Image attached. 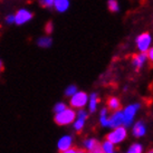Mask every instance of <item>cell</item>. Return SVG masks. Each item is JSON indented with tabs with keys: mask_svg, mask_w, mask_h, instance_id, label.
<instances>
[{
	"mask_svg": "<svg viewBox=\"0 0 153 153\" xmlns=\"http://www.w3.org/2000/svg\"><path fill=\"white\" fill-rule=\"evenodd\" d=\"M76 117V113L71 108H65L59 113H56L55 115V122L58 125H67V124L72 123L73 121Z\"/></svg>",
	"mask_w": 153,
	"mask_h": 153,
	"instance_id": "1",
	"label": "cell"
},
{
	"mask_svg": "<svg viewBox=\"0 0 153 153\" xmlns=\"http://www.w3.org/2000/svg\"><path fill=\"white\" fill-rule=\"evenodd\" d=\"M15 16V25H18V26H22L27 24V22H29L33 17H34V13H31L30 10L28 9H19L17 13L13 15Z\"/></svg>",
	"mask_w": 153,
	"mask_h": 153,
	"instance_id": "2",
	"label": "cell"
},
{
	"mask_svg": "<svg viewBox=\"0 0 153 153\" xmlns=\"http://www.w3.org/2000/svg\"><path fill=\"white\" fill-rule=\"evenodd\" d=\"M151 42H152V37L149 33H143L139 35V37L136 38V45H137L139 51L141 53H146L151 45Z\"/></svg>",
	"mask_w": 153,
	"mask_h": 153,
	"instance_id": "3",
	"label": "cell"
},
{
	"mask_svg": "<svg viewBox=\"0 0 153 153\" xmlns=\"http://www.w3.org/2000/svg\"><path fill=\"white\" fill-rule=\"evenodd\" d=\"M125 137H126V130L124 128L117 126V128L114 130V132L107 134L106 141H110L111 143L115 144V143H120L121 141H123Z\"/></svg>",
	"mask_w": 153,
	"mask_h": 153,
	"instance_id": "4",
	"label": "cell"
},
{
	"mask_svg": "<svg viewBox=\"0 0 153 153\" xmlns=\"http://www.w3.org/2000/svg\"><path fill=\"white\" fill-rule=\"evenodd\" d=\"M87 103V94L84 92H76V93L72 95L71 98V105L73 107H83Z\"/></svg>",
	"mask_w": 153,
	"mask_h": 153,
	"instance_id": "5",
	"label": "cell"
},
{
	"mask_svg": "<svg viewBox=\"0 0 153 153\" xmlns=\"http://www.w3.org/2000/svg\"><path fill=\"white\" fill-rule=\"evenodd\" d=\"M137 107H139V105H130L125 108L123 113V122L125 123V125H130V123L134 117V114H135Z\"/></svg>",
	"mask_w": 153,
	"mask_h": 153,
	"instance_id": "6",
	"label": "cell"
},
{
	"mask_svg": "<svg viewBox=\"0 0 153 153\" xmlns=\"http://www.w3.org/2000/svg\"><path fill=\"white\" fill-rule=\"evenodd\" d=\"M123 123V113L122 112H115L112 117L108 120V124L111 128H117Z\"/></svg>",
	"mask_w": 153,
	"mask_h": 153,
	"instance_id": "7",
	"label": "cell"
},
{
	"mask_svg": "<svg viewBox=\"0 0 153 153\" xmlns=\"http://www.w3.org/2000/svg\"><path fill=\"white\" fill-rule=\"evenodd\" d=\"M145 60H146V53L135 54V55H133V57H132V63L135 66L136 71H139V69L143 66Z\"/></svg>",
	"mask_w": 153,
	"mask_h": 153,
	"instance_id": "8",
	"label": "cell"
},
{
	"mask_svg": "<svg viewBox=\"0 0 153 153\" xmlns=\"http://www.w3.org/2000/svg\"><path fill=\"white\" fill-rule=\"evenodd\" d=\"M72 148V137L71 136H63L59 141H58V150L60 152H64L66 150Z\"/></svg>",
	"mask_w": 153,
	"mask_h": 153,
	"instance_id": "9",
	"label": "cell"
},
{
	"mask_svg": "<svg viewBox=\"0 0 153 153\" xmlns=\"http://www.w3.org/2000/svg\"><path fill=\"white\" fill-rule=\"evenodd\" d=\"M53 7H55L58 13H64L69 7V0H55Z\"/></svg>",
	"mask_w": 153,
	"mask_h": 153,
	"instance_id": "10",
	"label": "cell"
},
{
	"mask_svg": "<svg viewBox=\"0 0 153 153\" xmlns=\"http://www.w3.org/2000/svg\"><path fill=\"white\" fill-rule=\"evenodd\" d=\"M107 105H108V108H110L111 111H113V112L121 108V102H120L119 98H116V97L108 98V100H107Z\"/></svg>",
	"mask_w": 153,
	"mask_h": 153,
	"instance_id": "11",
	"label": "cell"
},
{
	"mask_svg": "<svg viewBox=\"0 0 153 153\" xmlns=\"http://www.w3.org/2000/svg\"><path fill=\"white\" fill-rule=\"evenodd\" d=\"M53 43V40L49 36H43V37H40L38 38L37 40V45L39 47H43V48H47V47H49Z\"/></svg>",
	"mask_w": 153,
	"mask_h": 153,
	"instance_id": "12",
	"label": "cell"
},
{
	"mask_svg": "<svg viewBox=\"0 0 153 153\" xmlns=\"http://www.w3.org/2000/svg\"><path fill=\"white\" fill-rule=\"evenodd\" d=\"M133 133H134V135L137 136V137H139V136L144 135L145 128L142 122H137V123L134 125V128H133Z\"/></svg>",
	"mask_w": 153,
	"mask_h": 153,
	"instance_id": "13",
	"label": "cell"
},
{
	"mask_svg": "<svg viewBox=\"0 0 153 153\" xmlns=\"http://www.w3.org/2000/svg\"><path fill=\"white\" fill-rule=\"evenodd\" d=\"M107 7L110 9L111 11H113V13H116V11H119V2H117V0H108V2H107Z\"/></svg>",
	"mask_w": 153,
	"mask_h": 153,
	"instance_id": "14",
	"label": "cell"
},
{
	"mask_svg": "<svg viewBox=\"0 0 153 153\" xmlns=\"http://www.w3.org/2000/svg\"><path fill=\"white\" fill-rule=\"evenodd\" d=\"M103 150L105 151V153H114V148H113V143H111L110 141H105L102 144Z\"/></svg>",
	"mask_w": 153,
	"mask_h": 153,
	"instance_id": "15",
	"label": "cell"
},
{
	"mask_svg": "<svg viewBox=\"0 0 153 153\" xmlns=\"http://www.w3.org/2000/svg\"><path fill=\"white\" fill-rule=\"evenodd\" d=\"M96 104H97V97H96V94H93L91 96V103H89V111L94 112L96 110Z\"/></svg>",
	"mask_w": 153,
	"mask_h": 153,
	"instance_id": "16",
	"label": "cell"
},
{
	"mask_svg": "<svg viewBox=\"0 0 153 153\" xmlns=\"http://www.w3.org/2000/svg\"><path fill=\"white\" fill-rule=\"evenodd\" d=\"M128 153H142V146L140 144H133L128 150Z\"/></svg>",
	"mask_w": 153,
	"mask_h": 153,
	"instance_id": "17",
	"label": "cell"
},
{
	"mask_svg": "<svg viewBox=\"0 0 153 153\" xmlns=\"http://www.w3.org/2000/svg\"><path fill=\"white\" fill-rule=\"evenodd\" d=\"M84 122H85V119H82V117H78L76 122H75V128H76L77 131H81L83 126H84Z\"/></svg>",
	"mask_w": 153,
	"mask_h": 153,
	"instance_id": "18",
	"label": "cell"
},
{
	"mask_svg": "<svg viewBox=\"0 0 153 153\" xmlns=\"http://www.w3.org/2000/svg\"><path fill=\"white\" fill-rule=\"evenodd\" d=\"M98 142L96 140H94V139H92V140H88L87 142H86V148L88 150H91V151H93V149L95 148V145L97 144Z\"/></svg>",
	"mask_w": 153,
	"mask_h": 153,
	"instance_id": "19",
	"label": "cell"
},
{
	"mask_svg": "<svg viewBox=\"0 0 153 153\" xmlns=\"http://www.w3.org/2000/svg\"><path fill=\"white\" fill-rule=\"evenodd\" d=\"M76 93V86H68L67 89L65 91V94H66V96H72V95H74V94Z\"/></svg>",
	"mask_w": 153,
	"mask_h": 153,
	"instance_id": "20",
	"label": "cell"
},
{
	"mask_svg": "<svg viewBox=\"0 0 153 153\" xmlns=\"http://www.w3.org/2000/svg\"><path fill=\"white\" fill-rule=\"evenodd\" d=\"M66 108V105H65L64 103H58V104H56V106L54 107V111H55V113H59L62 111H64Z\"/></svg>",
	"mask_w": 153,
	"mask_h": 153,
	"instance_id": "21",
	"label": "cell"
},
{
	"mask_svg": "<svg viewBox=\"0 0 153 153\" xmlns=\"http://www.w3.org/2000/svg\"><path fill=\"white\" fill-rule=\"evenodd\" d=\"M54 1H55V0H40V4H43L44 7L51 8V7L54 6Z\"/></svg>",
	"mask_w": 153,
	"mask_h": 153,
	"instance_id": "22",
	"label": "cell"
},
{
	"mask_svg": "<svg viewBox=\"0 0 153 153\" xmlns=\"http://www.w3.org/2000/svg\"><path fill=\"white\" fill-rule=\"evenodd\" d=\"M146 58L150 60L151 65H153V47L151 49H148V51H146Z\"/></svg>",
	"mask_w": 153,
	"mask_h": 153,
	"instance_id": "23",
	"label": "cell"
},
{
	"mask_svg": "<svg viewBox=\"0 0 153 153\" xmlns=\"http://www.w3.org/2000/svg\"><path fill=\"white\" fill-rule=\"evenodd\" d=\"M93 153H105V151L103 150L102 145L100 144V143H97V144L95 145V148L93 149Z\"/></svg>",
	"mask_w": 153,
	"mask_h": 153,
	"instance_id": "24",
	"label": "cell"
},
{
	"mask_svg": "<svg viewBox=\"0 0 153 153\" xmlns=\"http://www.w3.org/2000/svg\"><path fill=\"white\" fill-rule=\"evenodd\" d=\"M6 22L7 24H10V25H15V16L13 15H8L7 17H6Z\"/></svg>",
	"mask_w": 153,
	"mask_h": 153,
	"instance_id": "25",
	"label": "cell"
},
{
	"mask_svg": "<svg viewBox=\"0 0 153 153\" xmlns=\"http://www.w3.org/2000/svg\"><path fill=\"white\" fill-rule=\"evenodd\" d=\"M51 31H53V24L48 22L46 25V33L47 34H51Z\"/></svg>",
	"mask_w": 153,
	"mask_h": 153,
	"instance_id": "26",
	"label": "cell"
},
{
	"mask_svg": "<svg viewBox=\"0 0 153 153\" xmlns=\"http://www.w3.org/2000/svg\"><path fill=\"white\" fill-rule=\"evenodd\" d=\"M62 153H78V150L74 149V148H71V149L66 150V151H64V152H62Z\"/></svg>",
	"mask_w": 153,
	"mask_h": 153,
	"instance_id": "27",
	"label": "cell"
},
{
	"mask_svg": "<svg viewBox=\"0 0 153 153\" xmlns=\"http://www.w3.org/2000/svg\"><path fill=\"white\" fill-rule=\"evenodd\" d=\"M101 122H102L103 125H107V124H108V121L106 120L105 116H102V117H101Z\"/></svg>",
	"mask_w": 153,
	"mask_h": 153,
	"instance_id": "28",
	"label": "cell"
},
{
	"mask_svg": "<svg viewBox=\"0 0 153 153\" xmlns=\"http://www.w3.org/2000/svg\"><path fill=\"white\" fill-rule=\"evenodd\" d=\"M106 115V110L104 108V110H102V112H101V116H105Z\"/></svg>",
	"mask_w": 153,
	"mask_h": 153,
	"instance_id": "29",
	"label": "cell"
},
{
	"mask_svg": "<svg viewBox=\"0 0 153 153\" xmlns=\"http://www.w3.org/2000/svg\"><path fill=\"white\" fill-rule=\"evenodd\" d=\"M78 153H85V152H84V150H78Z\"/></svg>",
	"mask_w": 153,
	"mask_h": 153,
	"instance_id": "30",
	"label": "cell"
},
{
	"mask_svg": "<svg viewBox=\"0 0 153 153\" xmlns=\"http://www.w3.org/2000/svg\"><path fill=\"white\" fill-rule=\"evenodd\" d=\"M1 66H2V63H1V60H0V69H1Z\"/></svg>",
	"mask_w": 153,
	"mask_h": 153,
	"instance_id": "31",
	"label": "cell"
},
{
	"mask_svg": "<svg viewBox=\"0 0 153 153\" xmlns=\"http://www.w3.org/2000/svg\"><path fill=\"white\" fill-rule=\"evenodd\" d=\"M149 153H153V150H151V151H150V152Z\"/></svg>",
	"mask_w": 153,
	"mask_h": 153,
	"instance_id": "32",
	"label": "cell"
},
{
	"mask_svg": "<svg viewBox=\"0 0 153 153\" xmlns=\"http://www.w3.org/2000/svg\"><path fill=\"white\" fill-rule=\"evenodd\" d=\"M85 153H92V152H85Z\"/></svg>",
	"mask_w": 153,
	"mask_h": 153,
	"instance_id": "33",
	"label": "cell"
}]
</instances>
